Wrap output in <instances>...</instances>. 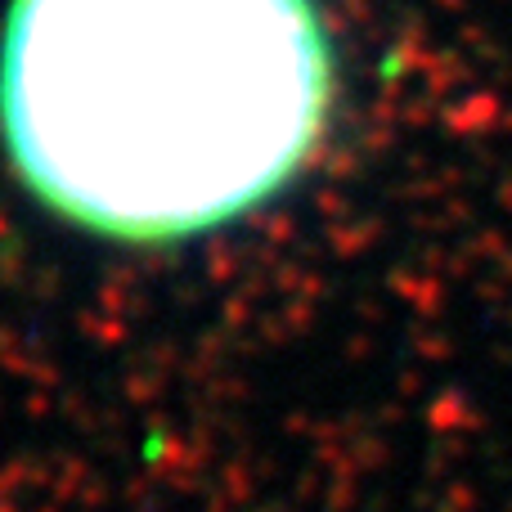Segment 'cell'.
I'll use <instances>...</instances> for the list:
<instances>
[{
    "label": "cell",
    "mask_w": 512,
    "mask_h": 512,
    "mask_svg": "<svg viewBox=\"0 0 512 512\" xmlns=\"http://www.w3.org/2000/svg\"><path fill=\"white\" fill-rule=\"evenodd\" d=\"M337 54L319 0H9L0 153L59 225L180 248L315 162Z\"/></svg>",
    "instance_id": "obj_1"
}]
</instances>
